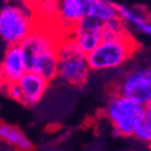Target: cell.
I'll return each instance as SVG.
<instances>
[{"mask_svg":"<svg viewBox=\"0 0 151 151\" xmlns=\"http://www.w3.org/2000/svg\"><path fill=\"white\" fill-rule=\"evenodd\" d=\"M35 26L32 7L6 4L0 9V37L9 46L21 45Z\"/></svg>","mask_w":151,"mask_h":151,"instance_id":"obj_5","label":"cell"},{"mask_svg":"<svg viewBox=\"0 0 151 151\" xmlns=\"http://www.w3.org/2000/svg\"><path fill=\"white\" fill-rule=\"evenodd\" d=\"M137 41L129 34L117 40H102L92 52L87 55L91 71L112 70L122 67L137 51Z\"/></svg>","mask_w":151,"mask_h":151,"instance_id":"obj_4","label":"cell"},{"mask_svg":"<svg viewBox=\"0 0 151 151\" xmlns=\"http://www.w3.org/2000/svg\"><path fill=\"white\" fill-rule=\"evenodd\" d=\"M145 116L151 121V99H150V102L145 105Z\"/></svg>","mask_w":151,"mask_h":151,"instance_id":"obj_18","label":"cell"},{"mask_svg":"<svg viewBox=\"0 0 151 151\" xmlns=\"http://www.w3.org/2000/svg\"><path fill=\"white\" fill-rule=\"evenodd\" d=\"M3 90L10 98H12L14 100H17V102H21V91H19V87L17 83L9 85V86L4 87Z\"/></svg>","mask_w":151,"mask_h":151,"instance_id":"obj_16","label":"cell"},{"mask_svg":"<svg viewBox=\"0 0 151 151\" xmlns=\"http://www.w3.org/2000/svg\"><path fill=\"white\" fill-rule=\"evenodd\" d=\"M57 57V78L73 86H82L86 83L91 73L87 55L76 46L69 34L64 33L60 36Z\"/></svg>","mask_w":151,"mask_h":151,"instance_id":"obj_2","label":"cell"},{"mask_svg":"<svg viewBox=\"0 0 151 151\" xmlns=\"http://www.w3.org/2000/svg\"><path fill=\"white\" fill-rule=\"evenodd\" d=\"M0 140L18 151H33L34 149L32 140L22 129L6 122H0Z\"/></svg>","mask_w":151,"mask_h":151,"instance_id":"obj_11","label":"cell"},{"mask_svg":"<svg viewBox=\"0 0 151 151\" xmlns=\"http://www.w3.org/2000/svg\"><path fill=\"white\" fill-rule=\"evenodd\" d=\"M138 29H139L142 33H144V34H146V35H149V36L151 37V22H150V21L144 22Z\"/></svg>","mask_w":151,"mask_h":151,"instance_id":"obj_17","label":"cell"},{"mask_svg":"<svg viewBox=\"0 0 151 151\" xmlns=\"http://www.w3.org/2000/svg\"><path fill=\"white\" fill-rule=\"evenodd\" d=\"M129 34L126 24L119 18L102 24V40H117Z\"/></svg>","mask_w":151,"mask_h":151,"instance_id":"obj_14","label":"cell"},{"mask_svg":"<svg viewBox=\"0 0 151 151\" xmlns=\"http://www.w3.org/2000/svg\"><path fill=\"white\" fill-rule=\"evenodd\" d=\"M103 114L116 134L133 137L138 124L145 117V106L128 98L111 93Z\"/></svg>","mask_w":151,"mask_h":151,"instance_id":"obj_3","label":"cell"},{"mask_svg":"<svg viewBox=\"0 0 151 151\" xmlns=\"http://www.w3.org/2000/svg\"><path fill=\"white\" fill-rule=\"evenodd\" d=\"M48 83L50 82L41 75L27 71L17 82L21 91V103L28 106L36 105L44 97Z\"/></svg>","mask_w":151,"mask_h":151,"instance_id":"obj_10","label":"cell"},{"mask_svg":"<svg viewBox=\"0 0 151 151\" xmlns=\"http://www.w3.org/2000/svg\"><path fill=\"white\" fill-rule=\"evenodd\" d=\"M60 34L51 28L35 26L34 30L24 39L21 47L26 57L27 70L39 74L48 82L57 78V48Z\"/></svg>","mask_w":151,"mask_h":151,"instance_id":"obj_1","label":"cell"},{"mask_svg":"<svg viewBox=\"0 0 151 151\" xmlns=\"http://www.w3.org/2000/svg\"><path fill=\"white\" fill-rule=\"evenodd\" d=\"M42 151H57V150H55V149H45Z\"/></svg>","mask_w":151,"mask_h":151,"instance_id":"obj_19","label":"cell"},{"mask_svg":"<svg viewBox=\"0 0 151 151\" xmlns=\"http://www.w3.org/2000/svg\"><path fill=\"white\" fill-rule=\"evenodd\" d=\"M116 10H117V17L121 19L124 24H131V26L135 27L137 29L139 28L144 22L150 21L147 17V14L145 10L140 9H133L127 5L122 4H116Z\"/></svg>","mask_w":151,"mask_h":151,"instance_id":"obj_13","label":"cell"},{"mask_svg":"<svg viewBox=\"0 0 151 151\" xmlns=\"http://www.w3.org/2000/svg\"><path fill=\"white\" fill-rule=\"evenodd\" d=\"M112 93L145 106L151 99V68H135L126 73Z\"/></svg>","mask_w":151,"mask_h":151,"instance_id":"obj_6","label":"cell"},{"mask_svg":"<svg viewBox=\"0 0 151 151\" xmlns=\"http://www.w3.org/2000/svg\"><path fill=\"white\" fill-rule=\"evenodd\" d=\"M88 18L102 24L119 18L116 4L108 0H90Z\"/></svg>","mask_w":151,"mask_h":151,"instance_id":"obj_12","label":"cell"},{"mask_svg":"<svg viewBox=\"0 0 151 151\" xmlns=\"http://www.w3.org/2000/svg\"><path fill=\"white\" fill-rule=\"evenodd\" d=\"M68 34L81 51L88 55L102 41V23L85 18L74 26Z\"/></svg>","mask_w":151,"mask_h":151,"instance_id":"obj_8","label":"cell"},{"mask_svg":"<svg viewBox=\"0 0 151 151\" xmlns=\"http://www.w3.org/2000/svg\"><path fill=\"white\" fill-rule=\"evenodd\" d=\"M133 137H135L137 139L140 140L142 143L151 146V121L146 116L138 124Z\"/></svg>","mask_w":151,"mask_h":151,"instance_id":"obj_15","label":"cell"},{"mask_svg":"<svg viewBox=\"0 0 151 151\" xmlns=\"http://www.w3.org/2000/svg\"><path fill=\"white\" fill-rule=\"evenodd\" d=\"M27 71L26 57L21 45L7 46L0 59V86L4 88L9 85L17 83Z\"/></svg>","mask_w":151,"mask_h":151,"instance_id":"obj_7","label":"cell"},{"mask_svg":"<svg viewBox=\"0 0 151 151\" xmlns=\"http://www.w3.org/2000/svg\"><path fill=\"white\" fill-rule=\"evenodd\" d=\"M90 0H63L57 3V19L60 26L67 28L65 34L76 24L88 18Z\"/></svg>","mask_w":151,"mask_h":151,"instance_id":"obj_9","label":"cell"}]
</instances>
